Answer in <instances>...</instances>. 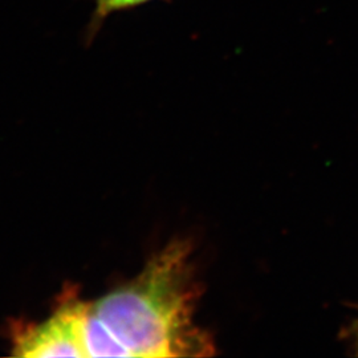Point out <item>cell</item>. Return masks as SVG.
<instances>
[{
  "instance_id": "obj_1",
  "label": "cell",
  "mask_w": 358,
  "mask_h": 358,
  "mask_svg": "<svg viewBox=\"0 0 358 358\" xmlns=\"http://www.w3.org/2000/svg\"><path fill=\"white\" fill-rule=\"evenodd\" d=\"M192 247L177 241L131 282L90 303L88 357H206L211 338L194 322L198 282Z\"/></svg>"
},
{
  "instance_id": "obj_2",
  "label": "cell",
  "mask_w": 358,
  "mask_h": 358,
  "mask_svg": "<svg viewBox=\"0 0 358 358\" xmlns=\"http://www.w3.org/2000/svg\"><path fill=\"white\" fill-rule=\"evenodd\" d=\"M90 304L68 287L48 320L13 325V355L17 357H88L84 332Z\"/></svg>"
},
{
  "instance_id": "obj_3",
  "label": "cell",
  "mask_w": 358,
  "mask_h": 358,
  "mask_svg": "<svg viewBox=\"0 0 358 358\" xmlns=\"http://www.w3.org/2000/svg\"><path fill=\"white\" fill-rule=\"evenodd\" d=\"M154 0H93V13L90 16V24L85 28V38L88 41L93 40L110 15L138 8Z\"/></svg>"
}]
</instances>
